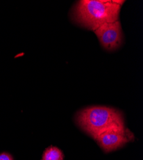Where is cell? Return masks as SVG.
Masks as SVG:
<instances>
[{"instance_id": "6da1fadb", "label": "cell", "mask_w": 143, "mask_h": 160, "mask_svg": "<svg viewBox=\"0 0 143 160\" xmlns=\"http://www.w3.org/2000/svg\"><path fill=\"white\" fill-rule=\"evenodd\" d=\"M124 2L115 0H82L74 7L73 18L83 27L94 31L103 24L118 21Z\"/></svg>"}, {"instance_id": "7a4b0ae2", "label": "cell", "mask_w": 143, "mask_h": 160, "mask_svg": "<svg viewBox=\"0 0 143 160\" xmlns=\"http://www.w3.org/2000/svg\"><path fill=\"white\" fill-rule=\"evenodd\" d=\"M76 122L94 139L110 129L125 126L123 114L120 110L103 106L81 110L76 115Z\"/></svg>"}, {"instance_id": "3957f363", "label": "cell", "mask_w": 143, "mask_h": 160, "mask_svg": "<svg viewBox=\"0 0 143 160\" xmlns=\"http://www.w3.org/2000/svg\"><path fill=\"white\" fill-rule=\"evenodd\" d=\"M134 135L125 126L110 129L98 135L94 140L103 151L109 152L121 148L134 140Z\"/></svg>"}, {"instance_id": "277c9868", "label": "cell", "mask_w": 143, "mask_h": 160, "mask_svg": "<svg viewBox=\"0 0 143 160\" xmlns=\"http://www.w3.org/2000/svg\"><path fill=\"white\" fill-rule=\"evenodd\" d=\"M94 32L101 46L105 49H116L123 43V33L119 20L103 24Z\"/></svg>"}, {"instance_id": "5b68a950", "label": "cell", "mask_w": 143, "mask_h": 160, "mask_svg": "<svg viewBox=\"0 0 143 160\" xmlns=\"http://www.w3.org/2000/svg\"><path fill=\"white\" fill-rule=\"evenodd\" d=\"M64 154L57 147L50 146L47 148L43 155L42 160H63Z\"/></svg>"}, {"instance_id": "8992f818", "label": "cell", "mask_w": 143, "mask_h": 160, "mask_svg": "<svg viewBox=\"0 0 143 160\" xmlns=\"http://www.w3.org/2000/svg\"><path fill=\"white\" fill-rule=\"evenodd\" d=\"M0 160H14V159L11 154L5 152L0 154Z\"/></svg>"}]
</instances>
